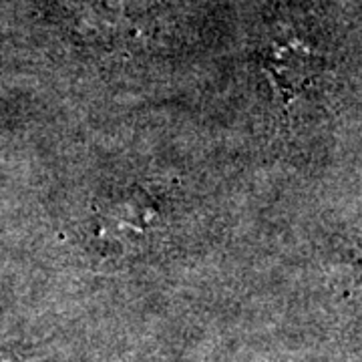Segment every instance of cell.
<instances>
[{"instance_id":"2","label":"cell","mask_w":362,"mask_h":362,"mask_svg":"<svg viewBox=\"0 0 362 362\" xmlns=\"http://www.w3.org/2000/svg\"><path fill=\"white\" fill-rule=\"evenodd\" d=\"M0 362H11V358H8L4 352H0Z\"/></svg>"},{"instance_id":"1","label":"cell","mask_w":362,"mask_h":362,"mask_svg":"<svg viewBox=\"0 0 362 362\" xmlns=\"http://www.w3.org/2000/svg\"><path fill=\"white\" fill-rule=\"evenodd\" d=\"M266 69L270 71L272 78H276L280 90L292 97L316 73V57L298 42L272 47L266 57Z\"/></svg>"}]
</instances>
